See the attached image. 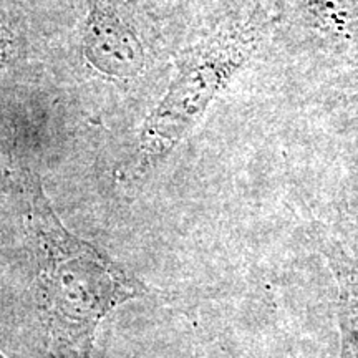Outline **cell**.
Instances as JSON below:
<instances>
[{"instance_id": "obj_1", "label": "cell", "mask_w": 358, "mask_h": 358, "mask_svg": "<svg viewBox=\"0 0 358 358\" xmlns=\"http://www.w3.org/2000/svg\"><path fill=\"white\" fill-rule=\"evenodd\" d=\"M6 174L25 208L35 310L48 343L58 358H90L101 320L145 295V285L66 229L29 166L13 164Z\"/></svg>"}, {"instance_id": "obj_6", "label": "cell", "mask_w": 358, "mask_h": 358, "mask_svg": "<svg viewBox=\"0 0 358 358\" xmlns=\"http://www.w3.org/2000/svg\"><path fill=\"white\" fill-rule=\"evenodd\" d=\"M0 358H7L6 355H3V353H0Z\"/></svg>"}, {"instance_id": "obj_3", "label": "cell", "mask_w": 358, "mask_h": 358, "mask_svg": "<svg viewBox=\"0 0 358 358\" xmlns=\"http://www.w3.org/2000/svg\"><path fill=\"white\" fill-rule=\"evenodd\" d=\"M82 53L105 78L128 80L145 73L148 55L140 30L120 0H87Z\"/></svg>"}, {"instance_id": "obj_2", "label": "cell", "mask_w": 358, "mask_h": 358, "mask_svg": "<svg viewBox=\"0 0 358 358\" xmlns=\"http://www.w3.org/2000/svg\"><path fill=\"white\" fill-rule=\"evenodd\" d=\"M274 15L261 3H241L226 12L203 40L185 53L158 105L138 138V169L168 156L203 118L219 93L256 55Z\"/></svg>"}, {"instance_id": "obj_5", "label": "cell", "mask_w": 358, "mask_h": 358, "mask_svg": "<svg viewBox=\"0 0 358 358\" xmlns=\"http://www.w3.org/2000/svg\"><path fill=\"white\" fill-rule=\"evenodd\" d=\"M29 43L12 0H0V75L25 60Z\"/></svg>"}, {"instance_id": "obj_4", "label": "cell", "mask_w": 358, "mask_h": 358, "mask_svg": "<svg viewBox=\"0 0 358 358\" xmlns=\"http://www.w3.org/2000/svg\"><path fill=\"white\" fill-rule=\"evenodd\" d=\"M287 13L313 45L330 55L357 60L358 0H280Z\"/></svg>"}]
</instances>
